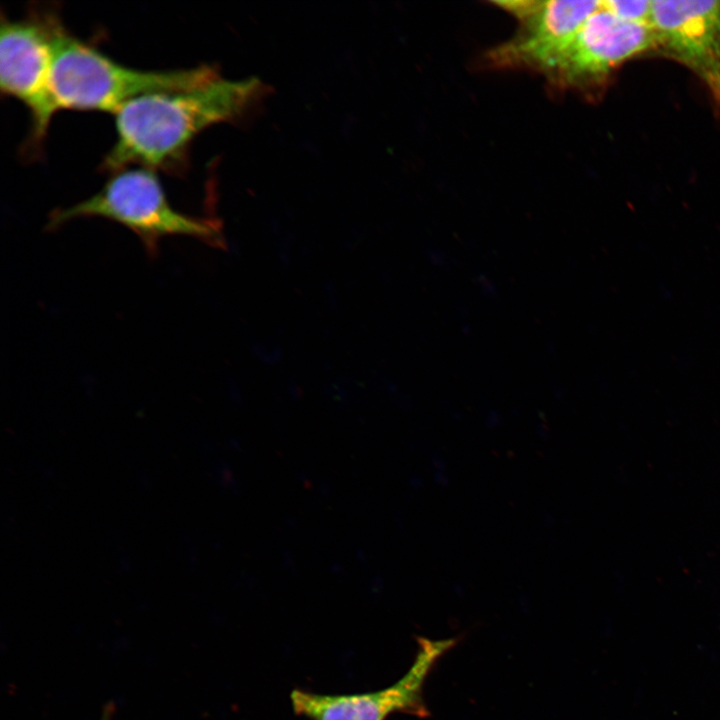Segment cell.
I'll use <instances>...</instances> for the list:
<instances>
[{"mask_svg": "<svg viewBox=\"0 0 720 720\" xmlns=\"http://www.w3.org/2000/svg\"><path fill=\"white\" fill-rule=\"evenodd\" d=\"M262 89L256 78L218 76L192 89L132 99L114 114L116 139L100 169L114 173L137 164L181 175L194 138L213 124L239 117Z\"/></svg>", "mask_w": 720, "mask_h": 720, "instance_id": "obj_1", "label": "cell"}, {"mask_svg": "<svg viewBox=\"0 0 720 720\" xmlns=\"http://www.w3.org/2000/svg\"><path fill=\"white\" fill-rule=\"evenodd\" d=\"M218 76L210 65L174 70L131 68L75 37L65 25L54 39L51 86L59 109L115 114L132 99L192 89Z\"/></svg>", "mask_w": 720, "mask_h": 720, "instance_id": "obj_2", "label": "cell"}, {"mask_svg": "<svg viewBox=\"0 0 720 720\" xmlns=\"http://www.w3.org/2000/svg\"><path fill=\"white\" fill-rule=\"evenodd\" d=\"M91 217L109 219L128 228L150 257L158 255L160 241L169 236H188L214 247L224 246L217 221L176 210L169 203L156 171L147 167H126L112 173L89 198L55 209L47 229L56 230L71 220Z\"/></svg>", "mask_w": 720, "mask_h": 720, "instance_id": "obj_3", "label": "cell"}, {"mask_svg": "<svg viewBox=\"0 0 720 720\" xmlns=\"http://www.w3.org/2000/svg\"><path fill=\"white\" fill-rule=\"evenodd\" d=\"M63 26L56 7L33 6L17 20L1 16L0 89L29 111L31 125L23 153L30 158L41 152L52 117L59 110L51 69L54 39Z\"/></svg>", "mask_w": 720, "mask_h": 720, "instance_id": "obj_4", "label": "cell"}, {"mask_svg": "<svg viewBox=\"0 0 720 720\" xmlns=\"http://www.w3.org/2000/svg\"><path fill=\"white\" fill-rule=\"evenodd\" d=\"M500 8L520 23L517 34L492 49V64L547 74L601 1H500Z\"/></svg>", "mask_w": 720, "mask_h": 720, "instance_id": "obj_5", "label": "cell"}, {"mask_svg": "<svg viewBox=\"0 0 720 720\" xmlns=\"http://www.w3.org/2000/svg\"><path fill=\"white\" fill-rule=\"evenodd\" d=\"M453 640L420 639L414 663L393 685L358 694H320L294 689L290 702L294 713L309 720H386L393 713L426 717L423 685L435 661Z\"/></svg>", "mask_w": 720, "mask_h": 720, "instance_id": "obj_6", "label": "cell"}, {"mask_svg": "<svg viewBox=\"0 0 720 720\" xmlns=\"http://www.w3.org/2000/svg\"><path fill=\"white\" fill-rule=\"evenodd\" d=\"M657 49L651 25L628 23L601 7L583 23L546 74L562 87L600 84L620 64Z\"/></svg>", "mask_w": 720, "mask_h": 720, "instance_id": "obj_7", "label": "cell"}, {"mask_svg": "<svg viewBox=\"0 0 720 720\" xmlns=\"http://www.w3.org/2000/svg\"><path fill=\"white\" fill-rule=\"evenodd\" d=\"M657 49L692 71L720 103V0H653Z\"/></svg>", "mask_w": 720, "mask_h": 720, "instance_id": "obj_8", "label": "cell"}, {"mask_svg": "<svg viewBox=\"0 0 720 720\" xmlns=\"http://www.w3.org/2000/svg\"><path fill=\"white\" fill-rule=\"evenodd\" d=\"M601 3L604 9L622 21L646 25L651 23V0H608Z\"/></svg>", "mask_w": 720, "mask_h": 720, "instance_id": "obj_9", "label": "cell"}, {"mask_svg": "<svg viewBox=\"0 0 720 720\" xmlns=\"http://www.w3.org/2000/svg\"><path fill=\"white\" fill-rule=\"evenodd\" d=\"M111 715H112V711L110 709H106L101 720H111Z\"/></svg>", "mask_w": 720, "mask_h": 720, "instance_id": "obj_10", "label": "cell"}]
</instances>
